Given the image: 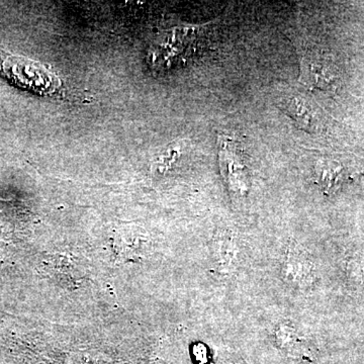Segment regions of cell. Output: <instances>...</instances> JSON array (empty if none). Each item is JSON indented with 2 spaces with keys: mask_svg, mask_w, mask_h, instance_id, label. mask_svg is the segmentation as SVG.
<instances>
[{
  "mask_svg": "<svg viewBox=\"0 0 364 364\" xmlns=\"http://www.w3.org/2000/svg\"><path fill=\"white\" fill-rule=\"evenodd\" d=\"M221 166L223 173L226 177L228 186L231 191L241 196L248 193V179L244 171V165L237 157L230 143L224 141L221 148Z\"/></svg>",
  "mask_w": 364,
  "mask_h": 364,
  "instance_id": "277c9868",
  "label": "cell"
},
{
  "mask_svg": "<svg viewBox=\"0 0 364 364\" xmlns=\"http://www.w3.org/2000/svg\"><path fill=\"white\" fill-rule=\"evenodd\" d=\"M279 107L306 132H312L317 124L316 112L310 104L301 97L287 95L279 100Z\"/></svg>",
  "mask_w": 364,
  "mask_h": 364,
  "instance_id": "5b68a950",
  "label": "cell"
},
{
  "mask_svg": "<svg viewBox=\"0 0 364 364\" xmlns=\"http://www.w3.org/2000/svg\"><path fill=\"white\" fill-rule=\"evenodd\" d=\"M0 75L23 90L39 95H53L61 81L40 62L18 56L0 48Z\"/></svg>",
  "mask_w": 364,
  "mask_h": 364,
  "instance_id": "6da1fadb",
  "label": "cell"
},
{
  "mask_svg": "<svg viewBox=\"0 0 364 364\" xmlns=\"http://www.w3.org/2000/svg\"><path fill=\"white\" fill-rule=\"evenodd\" d=\"M282 274L291 286L298 287H308L315 277L313 263L308 256L296 249L287 253L282 263Z\"/></svg>",
  "mask_w": 364,
  "mask_h": 364,
  "instance_id": "3957f363",
  "label": "cell"
},
{
  "mask_svg": "<svg viewBox=\"0 0 364 364\" xmlns=\"http://www.w3.org/2000/svg\"><path fill=\"white\" fill-rule=\"evenodd\" d=\"M336 72L324 57L317 53L306 52L301 61L299 81L310 90H335L337 86Z\"/></svg>",
  "mask_w": 364,
  "mask_h": 364,
  "instance_id": "7a4b0ae2",
  "label": "cell"
},
{
  "mask_svg": "<svg viewBox=\"0 0 364 364\" xmlns=\"http://www.w3.org/2000/svg\"><path fill=\"white\" fill-rule=\"evenodd\" d=\"M215 256H217L218 263L226 272L234 267L238 256V247L233 237L226 235V237L218 241Z\"/></svg>",
  "mask_w": 364,
  "mask_h": 364,
  "instance_id": "8992f818",
  "label": "cell"
}]
</instances>
